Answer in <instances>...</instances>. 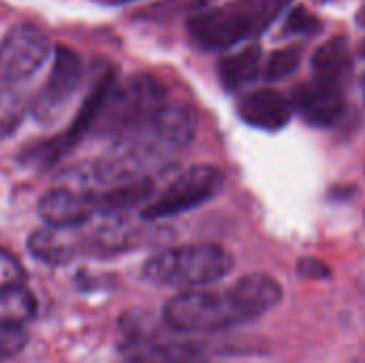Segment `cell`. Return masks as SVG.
Returning a JSON list of instances; mask_svg holds the SVG:
<instances>
[{
	"label": "cell",
	"mask_w": 365,
	"mask_h": 363,
	"mask_svg": "<svg viewBox=\"0 0 365 363\" xmlns=\"http://www.w3.org/2000/svg\"><path fill=\"white\" fill-rule=\"evenodd\" d=\"M357 21H359L361 28H365V6H361V11L357 13Z\"/></svg>",
	"instance_id": "obj_24"
},
{
	"label": "cell",
	"mask_w": 365,
	"mask_h": 363,
	"mask_svg": "<svg viewBox=\"0 0 365 363\" xmlns=\"http://www.w3.org/2000/svg\"><path fill=\"white\" fill-rule=\"evenodd\" d=\"M312 68H314L317 81L344 90V83L353 71V58H351L346 39L336 36V39L325 41L312 56Z\"/></svg>",
	"instance_id": "obj_14"
},
{
	"label": "cell",
	"mask_w": 365,
	"mask_h": 363,
	"mask_svg": "<svg viewBox=\"0 0 365 363\" xmlns=\"http://www.w3.org/2000/svg\"><path fill=\"white\" fill-rule=\"evenodd\" d=\"M98 2H103V4H126L130 0H98Z\"/></svg>",
	"instance_id": "obj_25"
},
{
	"label": "cell",
	"mask_w": 365,
	"mask_h": 363,
	"mask_svg": "<svg viewBox=\"0 0 365 363\" xmlns=\"http://www.w3.org/2000/svg\"><path fill=\"white\" fill-rule=\"evenodd\" d=\"M49 36L32 26L19 24L0 43V139L13 135L32 109L36 79L51 58Z\"/></svg>",
	"instance_id": "obj_1"
},
{
	"label": "cell",
	"mask_w": 365,
	"mask_h": 363,
	"mask_svg": "<svg viewBox=\"0 0 365 363\" xmlns=\"http://www.w3.org/2000/svg\"><path fill=\"white\" fill-rule=\"evenodd\" d=\"M83 75V64L77 51L71 47H53L51 68L45 83L36 90L32 101V116L41 124H53L62 118L68 103L79 90Z\"/></svg>",
	"instance_id": "obj_8"
},
{
	"label": "cell",
	"mask_w": 365,
	"mask_h": 363,
	"mask_svg": "<svg viewBox=\"0 0 365 363\" xmlns=\"http://www.w3.org/2000/svg\"><path fill=\"white\" fill-rule=\"evenodd\" d=\"M233 265V255L218 244L171 246L143 263V278L154 287L195 291L222 280Z\"/></svg>",
	"instance_id": "obj_2"
},
{
	"label": "cell",
	"mask_w": 365,
	"mask_h": 363,
	"mask_svg": "<svg viewBox=\"0 0 365 363\" xmlns=\"http://www.w3.org/2000/svg\"><path fill=\"white\" fill-rule=\"evenodd\" d=\"M36 315V300L24 287L0 289V325H19L26 327Z\"/></svg>",
	"instance_id": "obj_17"
},
{
	"label": "cell",
	"mask_w": 365,
	"mask_h": 363,
	"mask_svg": "<svg viewBox=\"0 0 365 363\" xmlns=\"http://www.w3.org/2000/svg\"><path fill=\"white\" fill-rule=\"evenodd\" d=\"M38 216L43 218L45 227L75 229L90 223L94 216H98V212L90 195L71 186H60L43 195L38 203Z\"/></svg>",
	"instance_id": "obj_9"
},
{
	"label": "cell",
	"mask_w": 365,
	"mask_h": 363,
	"mask_svg": "<svg viewBox=\"0 0 365 363\" xmlns=\"http://www.w3.org/2000/svg\"><path fill=\"white\" fill-rule=\"evenodd\" d=\"M293 111L295 107L289 96L267 88L246 94L237 105L240 118L261 131H280L289 124Z\"/></svg>",
	"instance_id": "obj_11"
},
{
	"label": "cell",
	"mask_w": 365,
	"mask_h": 363,
	"mask_svg": "<svg viewBox=\"0 0 365 363\" xmlns=\"http://www.w3.org/2000/svg\"><path fill=\"white\" fill-rule=\"evenodd\" d=\"M130 363H207L199 349L182 342H158L135 336L128 342Z\"/></svg>",
	"instance_id": "obj_15"
},
{
	"label": "cell",
	"mask_w": 365,
	"mask_h": 363,
	"mask_svg": "<svg viewBox=\"0 0 365 363\" xmlns=\"http://www.w3.org/2000/svg\"><path fill=\"white\" fill-rule=\"evenodd\" d=\"M302 62V51L297 47H284V49H276L265 64V79L267 81H278L284 79L289 75H293L297 71Z\"/></svg>",
	"instance_id": "obj_18"
},
{
	"label": "cell",
	"mask_w": 365,
	"mask_h": 363,
	"mask_svg": "<svg viewBox=\"0 0 365 363\" xmlns=\"http://www.w3.org/2000/svg\"><path fill=\"white\" fill-rule=\"evenodd\" d=\"M291 101L312 126H334L344 113V90L317 79L302 83Z\"/></svg>",
	"instance_id": "obj_10"
},
{
	"label": "cell",
	"mask_w": 365,
	"mask_h": 363,
	"mask_svg": "<svg viewBox=\"0 0 365 363\" xmlns=\"http://www.w3.org/2000/svg\"><path fill=\"white\" fill-rule=\"evenodd\" d=\"M163 317L171 329L184 332V334L222 332V329H229L248 321L233 289L184 291L167 302Z\"/></svg>",
	"instance_id": "obj_5"
},
{
	"label": "cell",
	"mask_w": 365,
	"mask_h": 363,
	"mask_svg": "<svg viewBox=\"0 0 365 363\" xmlns=\"http://www.w3.org/2000/svg\"><path fill=\"white\" fill-rule=\"evenodd\" d=\"M225 184L222 171L214 165H195L180 173L163 193L150 199L141 212L145 220H160L184 214L214 199Z\"/></svg>",
	"instance_id": "obj_7"
},
{
	"label": "cell",
	"mask_w": 365,
	"mask_h": 363,
	"mask_svg": "<svg viewBox=\"0 0 365 363\" xmlns=\"http://www.w3.org/2000/svg\"><path fill=\"white\" fill-rule=\"evenodd\" d=\"M312 2H319V4H325V2H334V0H312Z\"/></svg>",
	"instance_id": "obj_26"
},
{
	"label": "cell",
	"mask_w": 365,
	"mask_h": 363,
	"mask_svg": "<svg viewBox=\"0 0 365 363\" xmlns=\"http://www.w3.org/2000/svg\"><path fill=\"white\" fill-rule=\"evenodd\" d=\"M28 250L43 263L60 265L73 261L77 255L86 252L81 227L75 229H53L45 227L30 235Z\"/></svg>",
	"instance_id": "obj_12"
},
{
	"label": "cell",
	"mask_w": 365,
	"mask_h": 363,
	"mask_svg": "<svg viewBox=\"0 0 365 363\" xmlns=\"http://www.w3.org/2000/svg\"><path fill=\"white\" fill-rule=\"evenodd\" d=\"M267 26L259 0H233L188 19V32L203 49H227Z\"/></svg>",
	"instance_id": "obj_6"
},
{
	"label": "cell",
	"mask_w": 365,
	"mask_h": 363,
	"mask_svg": "<svg viewBox=\"0 0 365 363\" xmlns=\"http://www.w3.org/2000/svg\"><path fill=\"white\" fill-rule=\"evenodd\" d=\"M197 116L184 103H169L128 141H124V152L141 169L156 165L182 152L195 137Z\"/></svg>",
	"instance_id": "obj_4"
},
{
	"label": "cell",
	"mask_w": 365,
	"mask_h": 363,
	"mask_svg": "<svg viewBox=\"0 0 365 363\" xmlns=\"http://www.w3.org/2000/svg\"><path fill=\"white\" fill-rule=\"evenodd\" d=\"M319 26L321 19L317 15H312L304 6H295L284 21V34H312L319 30Z\"/></svg>",
	"instance_id": "obj_20"
},
{
	"label": "cell",
	"mask_w": 365,
	"mask_h": 363,
	"mask_svg": "<svg viewBox=\"0 0 365 363\" xmlns=\"http://www.w3.org/2000/svg\"><path fill=\"white\" fill-rule=\"evenodd\" d=\"M28 344V332L19 325H0V362L21 353Z\"/></svg>",
	"instance_id": "obj_19"
},
{
	"label": "cell",
	"mask_w": 365,
	"mask_h": 363,
	"mask_svg": "<svg viewBox=\"0 0 365 363\" xmlns=\"http://www.w3.org/2000/svg\"><path fill=\"white\" fill-rule=\"evenodd\" d=\"M297 272H299L304 278H314V280L329 278V274H331L329 265H327L325 261H321V259H314V257H304V259H299Z\"/></svg>",
	"instance_id": "obj_22"
},
{
	"label": "cell",
	"mask_w": 365,
	"mask_h": 363,
	"mask_svg": "<svg viewBox=\"0 0 365 363\" xmlns=\"http://www.w3.org/2000/svg\"><path fill=\"white\" fill-rule=\"evenodd\" d=\"M233 293L246 312L248 321L263 317L282 302V287L276 278L267 274H250L240 278L233 287Z\"/></svg>",
	"instance_id": "obj_13"
},
{
	"label": "cell",
	"mask_w": 365,
	"mask_h": 363,
	"mask_svg": "<svg viewBox=\"0 0 365 363\" xmlns=\"http://www.w3.org/2000/svg\"><path fill=\"white\" fill-rule=\"evenodd\" d=\"M259 2H261V6H263V15H265L267 24H269L272 19H276V15L284 9V4H287L289 0H259Z\"/></svg>",
	"instance_id": "obj_23"
},
{
	"label": "cell",
	"mask_w": 365,
	"mask_h": 363,
	"mask_svg": "<svg viewBox=\"0 0 365 363\" xmlns=\"http://www.w3.org/2000/svg\"><path fill=\"white\" fill-rule=\"evenodd\" d=\"M167 105L165 86L152 75H133L113 81L96 116L94 131L118 143L137 135Z\"/></svg>",
	"instance_id": "obj_3"
},
{
	"label": "cell",
	"mask_w": 365,
	"mask_h": 363,
	"mask_svg": "<svg viewBox=\"0 0 365 363\" xmlns=\"http://www.w3.org/2000/svg\"><path fill=\"white\" fill-rule=\"evenodd\" d=\"M259 68H261V49L257 45H248L222 58L218 73L227 90H240L259 75Z\"/></svg>",
	"instance_id": "obj_16"
},
{
	"label": "cell",
	"mask_w": 365,
	"mask_h": 363,
	"mask_svg": "<svg viewBox=\"0 0 365 363\" xmlns=\"http://www.w3.org/2000/svg\"><path fill=\"white\" fill-rule=\"evenodd\" d=\"M19 285H24L21 263L13 255H9L6 250L0 248V289L19 287Z\"/></svg>",
	"instance_id": "obj_21"
}]
</instances>
